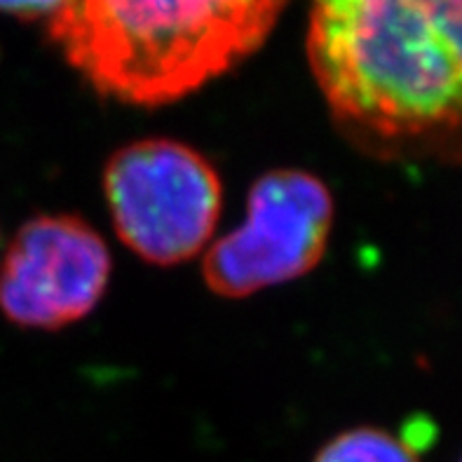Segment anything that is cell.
<instances>
[{"label": "cell", "instance_id": "4", "mask_svg": "<svg viewBox=\"0 0 462 462\" xmlns=\"http://www.w3.org/2000/svg\"><path fill=\"white\" fill-rule=\"evenodd\" d=\"M334 221V195L319 176L299 167L265 171L246 193L245 221L205 249V287L242 300L310 275L327 256Z\"/></svg>", "mask_w": 462, "mask_h": 462}, {"label": "cell", "instance_id": "8", "mask_svg": "<svg viewBox=\"0 0 462 462\" xmlns=\"http://www.w3.org/2000/svg\"><path fill=\"white\" fill-rule=\"evenodd\" d=\"M460 462H462V457H460Z\"/></svg>", "mask_w": 462, "mask_h": 462}, {"label": "cell", "instance_id": "1", "mask_svg": "<svg viewBox=\"0 0 462 462\" xmlns=\"http://www.w3.org/2000/svg\"><path fill=\"white\" fill-rule=\"evenodd\" d=\"M328 116L378 160H462V0H312Z\"/></svg>", "mask_w": 462, "mask_h": 462}, {"label": "cell", "instance_id": "2", "mask_svg": "<svg viewBox=\"0 0 462 462\" xmlns=\"http://www.w3.org/2000/svg\"><path fill=\"white\" fill-rule=\"evenodd\" d=\"M291 0H61L47 31L101 97L158 108L263 45Z\"/></svg>", "mask_w": 462, "mask_h": 462}, {"label": "cell", "instance_id": "3", "mask_svg": "<svg viewBox=\"0 0 462 462\" xmlns=\"http://www.w3.org/2000/svg\"><path fill=\"white\" fill-rule=\"evenodd\" d=\"M101 186L117 240L146 263L181 265L214 240L221 174L190 143L167 136L125 143L106 160Z\"/></svg>", "mask_w": 462, "mask_h": 462}, {"label": "cell", "instance_id": "5", "mask_svg": "<svg viewBox=\"0 0 462 462\" xmlns=\"http://www.w3.org/2000/svg\"><path fill=\"white\" fill-rule=\"evenodd\" d=\"M111 249L78 214H38L22 223L0 261V315L19 328L61 331L104 300Z\"/></svg>", "mask_w": 462, "mask_h": 462}, {"label": "cell", "instance_id": "6", "mask_svg": "<svg viewBox=\"0 0 462 462\" xmlns=\"http://www.w3.org/2000/svg\"><path fill=\"white\" fill-rule=\"evenodd\" d=\"M312 462H420V457L413 439L374 425H359L331 437Z\"/></svg>", "mask_w": 462, "mask_h": 462}, {"label": "cell", "instance_id": "7", "mask_svg": "<svg viewBox=\"0 0 462 462\" xmlns=\"http://www.w3.org/2000/svg\"><path fill=\"white\" fill-rule=\"evenodd\" d=\"M59 5L61 0H0V12L19 19H50Z\"/></svg>", "mask_w": 462, "mask_h": 462}]
</instances>
